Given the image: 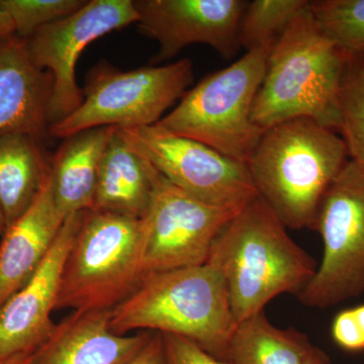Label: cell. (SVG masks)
I'll return each instance as SVG.
<instances>
[{
	"label": "cell",
	"mask_w": 364,
	"mask_h": 364,
	"mask_svg": "<svg viewBox=\"0 0 364 364\" xmlns=\"http://www.w3.org/2000/svg\"><path fill=\"white\" fill-rule=\"evenodd\" d=\"M287 229L258 196L215 241L207 263L225 280L237 324L280 294L298 296L315 275L317 263Z\"/></svg>",
	"instance_id": "1"
},
{
	"label": "cell",
	"mask_w": 364,
	"mask_h": 364,
	"mask_svg": "<svg viewBox=\"0 0 364 364\" xmlns=\"http://www.w3.org/2000/svg\"><path fill=\"white\" fill-rule=\"evenodd\" d=\"M348 160L338 132L298 117L263 131L247 167L258 196L284 226L315 230L326 193Z\"/></svg>",
	"instance_id": "2"
},
{
	"label": "cell",
	"mask_w": 364,
	"mask_h": 364,
	"mask_svg": "<svg viewBox=\"0 0 364 364\" xmlns=\"http://www.w3.org/2000/svg\"><path fill=\"white\" fill-rule=\"evenodd\" d=\"M352 58L314 20L310 4L277 40L252 107L264 131L298 117L340 130V91Z\"/></svg>",
	"instance_id": "3"
},
{
	"label": "cell",
	"mask_w": 364,
	"mask_h": 364,
	"mask_svg": "<svg viewBox=\"0 0 364 364\" xmlns=\"http://www.w3.org/2000/svg\"><path fill=\"white\" fill-rule=\"evenodd\" d=\"M109 327L119 335L136 330L176 335L226 363L237 322L221 273L205 263L144 275L109 311Z\"/></svg>",
	"instance_id": "4"
},
{
	"label": "cell",
	"mask_w": 364,
	"mask_h": 364,
	"mask_svg": "<svg viewBox=\"0 0 364 364\" xmlns=\"http://www.w3.org/2000/svg\"><path fill=\"white\" fill-rule=\"evenodd\" d=\"M145 219L85 210L67 257L56 310L107 312L143 279Z\"/></svg>",
	"instance_id": "5"
},
{
	"label": "cell",
	"mask_w": 364,
	"mask_h": 364,
	"mask_svg": "<svg viewBox=\"0 0 364 364\" xmlns=\"http://www.w3.org/2000/svg\"><path fill=\"white\" fill-rule=\"evenodd\" d=\"M272 48L250 50L231 65L205 76L155 124L247 164L263 133L253 123L252 107Z\"/></svg>",
	"instance_id": "6"
},
{
	"label": "cell",
	"mask_w": 364,
	"mask_h": 364,
	"mask_svg": "<svg viewBox=\"0 0 364 364\" xmlns=\"http://www.w3.org/2000/svg\"><path fill=\"white\" fill-rule=\"evenodd\" d=\"M193 80V64L188 58L129 71L102 62L88 73L78 109L50 126L48 135L65 139L100 127L153 126L183 97Z\"/></svg>",
	"instance_id": "7"
},
{
	"label": "cell",
	"mask_w": 364,
	"mask_h": 364,
	"mask_svg": "<svg viewBox=\"0 0 364 364\" xmlns=\"http://www.w3.org/2000/svg\"><path fill=\"white\" fill-rule=\"evenodd\" d=\"M315 231L322 260L298 294L309 308L327 309L364 294V166L348 160L318 210Z\"/></svg>",
	"instance_id": "8"
},
{
	"label": "cell",
	"mask_w": 364,
	"mask_h": 364,
	"mask_svg": "<svg viewBox=\"0 0 364 364\" xmlns=\"http://www.w3.org/2000/svg\"><path fill=\"white\" fill-rule=\"evenodd\" d=\"M127 144L170 183L215 207L240 210L258 196L247 164L157 124L119 129Z\"/></svg>",
	"instance_id": "9"
},
{
	"label": "cell",
	"mask_w": 364,
	"mask_h": 364,
	"mask_svg": "<svg viewBox=\"0 0 364 364\" xmlns=\"http://www.w3.org/2000/svg\"><path fill=\"white\" fill-rule=\"evenodd\" d=\"M138 18L134 0H90L75 14L26 38L33 63L50 72L53 78L48 126L70 116L82 102L83 91L76 81L75 70L85 48L107 33L136 23Z\"/></svg>",
	"instance_id": "10"
},
{
	"label": "cell",
	"mask_w": 364,
	"mask_h": 364,
	"mask_svg": "<svg viewBox=\"0 0 364 364\" xmlns=\"http://www.w3.org/2000/svg\"><path fill=\"white\" fill-rule=\"evenodd\" d=\"M238 212L189 196L154 168L145 218L144 275L205 264L215 241Z\"/></svg>",
	"instance_id": "11"
},
{
	"label": "cell",
	"mask_w": 364,
	"mask_h": 364,
	"mask_svg": "<svg viewBox=\"0 0 364 364\" xmlns=\"http://www.w3.org/2000/svg\"><path fill=\"white\" fill-rule=\"evenodd\" d=\"M248 1L243 0H134L139 28L156 41L155 63L172 59L189 45L213 48L232 59L240 49L239 26Z\"/></svg>",
	"instance_id": "12"
},
{
	"label": "cell",
	"mask_w": 364,
	"mask_h": 364,
	"mask_svg": "<svg viewBox=\"0 0 364 364\" xmlns=\"http://www.w3.org/2000/svg\"><path fill=\"white\" fill-rule=\"evenodd\" d=\"M83 213L69 215L38 272L0 306V359L33 353L54 331L62 272Z\"/></svg>",
	"instance_id": "13"
},
{
	"label": "cell",
	"mask_w": 364,
	"mask_h": 364,
	"mask_svg": "<svg viewBox=\"0 0 364 364\" xmlns=\"http://www.w3.org/2000/svg\"><path fill=\"white\" fill-rule=\"evenodd\" d=\"M64 221L49 169L31 207L0 239V306L32 279Z\"/></svg>",
	"instance_id": "14"
},
{
	"label": "cell",
	"mask_w": 364,
	"mask_h": 364,
	"mask_svg": "<svg viewBox=\"0 0 364 364\" xmlns=\"http://www.w3.org/2000/svg\"><path fill=\"white\" fill-rule=\"evenodd\" d=\"M51 73L33 63L26 39L14 35L0 40V136L48 135Z\"/></svg>",
	"instance_id": "15"
},
{
	"label": "cell",
	"mask_w": 364,
	"mask_h": 364,
	"mask_svg": "<svg viewBox=\"0 0 364 364\" xmlns=\"http://www.w3.org/2000/svg\"><path fill=\"white\" fill-rule=\"evenodd\" d=\"M119 335L107 312H73L33 352L30 364H128L153 335Z\"/></svg>",
	"instance_id": "16"
},
{
	"label": "cell",
	"mask_w": 364,
	"mask_h": 364,
	"mask_svg": "<svg viewBox=\"0 0 364 364\" xmlns=\"http://www.w3.org/2000/svg\"><path fill=\"white\" fill-rule=\"evenodd\" d=\"M117 127H100L64 139L50 161L55 202L64 219L92 210L98 170Z\"/></svg>",
	"instance_id": "17"
},
{
	"label": "cell",
	"mask_w": 364,
	"mask_h": 364,
	"mask_svg": "<svg viewBox=\"0 0 364 364\" xmlns=\"http://www.w3.org/2000/svg\"><path fill=\"white\" fill-rule=\"evenodd\" d=\"M119 129L102 155L92 210L143 220L152 200L154 167L132 149Z\"/></svg>",
	"instance_id": "18"
},
{
	"label": "cell",
	"mask_w": 364,
	"mask_h": 364,
	"mask_svg": "<svg viewBox=\"0 0 364 364\" xmlns=\"http://www.w3.org/2000/svg\"><path fill=\"white\" fill-rule=\"evenodd\" d=\"M40 142L26 134L0 136V208L6 228L31 207L49 171Z\"/></svg>",
	"instance_id": "19"
},
{
	"label": "cell",
	"mask_w": 364,
	"mask_h": 364,
	"mask_svg": "<svg viewBox=\"0 0 364 364\" xmlns=\"http://www.w3.org/2000/svg\"><path fill=\"white\" fill-rule=\"evenodd\" d=\"M304 333L272 324L264 311L237 324L227 364H308L315 352Z\"/></svg>",
	"instance_id": "20"
},
{
	"label": "cell",
	"mask_w": 364,
	"mask_h": 364,
	"mask_svg": "<svg viewBox=\"0 0 364 364\" xmlns=\"http://www.w3.org/2000/svg\"><path fill=\"white\" fill-rule=\"evenodd\" d=\"M306 0H254L247 2L240 26L239 44L246 52L272 47L299 14L309 6Z\"/></svg>",
	"instance_id": "21"
},
{
	"label": "cell",
	"mask_w": 364,
	"mask_h": 364,
	"mask_svg": "<svg viewBox=\"0 0 364 364\" xmlns=\"http://www.w3.org/2000/svg\"><path fill=\"white\" fill-rule=\"evenodd\" d=\"M310 11L320 30L347 56H363L364 0H316Z\"/></svg>",
	"instance_id": "22"
},
{
	"label": "cell",
	"mask_w": 364,
	"mask_h": 364,
	"mask_svg": "<svg viewBox=\"0 0 364 364\" xmlns=\"http://www.w3.org/2000/svg\"><path fill=\"white\" fill-rule=\"evenodd\" d=\"M349 160L364 166V68L358 58L347 65L340 91V130Z\"/></svg>",
	"instance_id": "23"
},
{
	"label": "cell",
	"mask_w": 364,
	"mask_h": 364,
	"mask_svg": "<svg viewBox=\"0 0 364 364\" xmlns=\"http://www.w3.org/2000/svg\"><path fill=\"white\" fill-rule=\"evenodd\" d=\"M86 0H0L16 35L26 39L36 31L75 14Z\"/></svg>",
	"instance_id": "24"
},
{
	"label": "cell",
	"mask_w": 364,
	"mask_h": 364,
	"mask_svg": "<svg viewBox=\"0 0 364 364\" xmlns=\"http://www.w3.org/2000/svg\"><path fill=\"white\" fill-rule=\"evenodd\" d=\"M331 334L335 343L343 350L364 351V304L337 314Z\"/></svg>",
	"instance_id": "25"
},
{
	"label": "cell",
	"mask_w": 364,
	"mask_h": 364,
	"mask_svg": "<svg viewBox=\"0 0 364 364\" xmlns=\"http://www.w3.org/2000/svg\"><path fill=\"white\" fill-rule=\"evenodd\" d=\"M162 336L166 364H227L213 358L188 339L171 334Z\"/></svg>",
	"instance_id": "26"
},
{
	"label": "cell",
	"mask_w": 364,
	"mask_h": 364,
	"mask_svg": "<svg viewBox=\"0 0 364 364\" xmlns=\"http://www.w3.org/2000/svg\"><path fill=\"white\" fill-rule=\"evenodd\" d=\"M128 364H166L161 333L154 332L142 350Z\"/></svg>",
	"instance_id": "27"
},
{
	"label": "cell",
	"mask_w": 364,
	"mask_h": 364,
	"mask_svg": "<svg viewBox=\"0 0 364 364\" xmlns=\"http://www.w3.org/2000/svg\"><path fill=\"white\" fill-rule=\"evenodd\" d=\"M16 35L13 21L0 4V40Z\"/></svg>",
	"instance_id": "28"
},
{
	"label": "cell",
	"mask_w": 364,
	"mask_h": 364,
	"mask_svg": "<svg viewBox=\"0 0 364 364\" xmlns=\"http://www.w3.org/2000/svg\"><path fill=\"white\" fill-rule=\"evenodd\" d=\"M33 353H21L6 359H0V364H30Z\"/></svg>",
	"instance_id": "29"
},
{
	"label": "cell",
	"mask_w": 364,
	"mask_h": 364,
	"mask_svg": "<svg viewBox=\"0 0 364 364\" xmlns=\"http://www.w3.org/2000/svg\"><path fill=\"white\" fill-rule=\"evenodd\" d=\"M308 364H331V361L324 351L316 347L315 352Z\"/></svg>",
	"instance_id": "30"
},
{
	"label": "cell",
	"mask_w": 364,
	"mask_h": 364,
	"mask_svg": "<svg viewBox=\"0 0 364 364\" xmlns=\"http://www.w3.org/2000/svg\"><path fill=\"white\" fill-rule=\"evenodd\" d=\"M6 230V220H4V213H2L1 208H0V239L4 236V232Z\"/></svg>",
	"instance_id": "31"
},
{
	"label": "cell",
	"mask_w": 364,
	"mask_h": 364,
	"mask_svg": "<svg viewBox=\"0 0 364 364\" xmlns=\"http://www.w3.org/2000/svg\"><path fill=\"white\" fill-rule=\"evenodd\" d=\"M359 60V62H360L361 64H363V66L364 67V54L363 55V56H360L359 57V58H358Z\"/></svg>",
	"instance_id": "32"
},
{
	"label": "cell",
	"mask_w": 364,
	"mask_h": 364,
	"mask_svg": "<svg viewBox=\"0 0 364 364\" xmlns=\"http://www.w3.org/2000/svg\"><path fill=\"white\" fill-rule=\"evenodd\" d=\"M361 65H363V64H361ZM363 68H364V67H363Z\"/></svg>",
	"instance_id": "33"
}]
</instances>
